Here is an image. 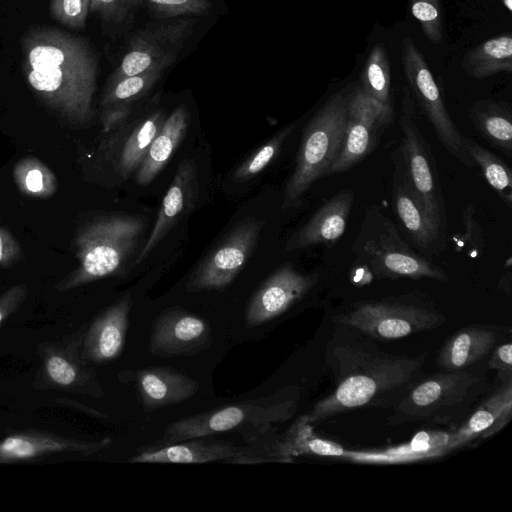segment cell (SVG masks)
Returning <instances> with one entry per match:
<instances>
[{"label":"cell","mask_w":512,"mask_h":512,"mask_svg":"<svg viewBox=\"0 0 512 512\" xmlns=\"http://www.w3.org/2000/svg\"><path fill=\"white\" fill-rule=\"evenodd\" d=\"M393 117L392 106L376 101L360 86L353 88L349 93L342 149L327 176L347 172L367 157L377 146Z\"/></svg>","instance_id":"13"},{"label":"cell","mask_w":512,"mask_h":512,"mask_svg":"<svg viewBox=\"0 0 512 512\" xmlns=\"http://www.w3.org/2000/svg\"><path fill=\"white\" fill-rule=\"evenodd\" d=\"M491 352L488 367L497 372L500 381L512 378V343L496 345Z\"/></svg>","instance_id":"42"},{"label":"cell","mask_w":512,"mask_h":512,"mask_svg":"<svg viewBox=\"0 0 512 512\" xmlns=\"http://www.w3.org/2000/svg\"><path fill=\"white\" fill-rule=\"evenodd\" d=\"M402 60L411 96L429 120L439 142L464 166H476L463 146V135L446 109L424 56L410 37L402 41Z\"/></svg>","instance_id":"12"},{"label":"cell","mask_w":512,"mask_h":512,"mask_svg":"<svg viewBox=\"0 0 512 512\" xmlns=\"http://www.w3.org/2000/svg\"><path fill=\"white\" fill-rule=\"evenodd\" d=\"M450 437L451 432L448 431H420L408 444L400 447L397 455L407 457L408 459L445 455L448 453Z\"/></svg>","instance_id":"38"},{"label":"cell","mask_w":512,"mask_h":512,"mask_svg":"<svg viewBox=\"0 0 512 512\" xmlns=\"http://www.w3.org/2000/svg\"><path fill=\"white\" fill-rule=\"evenodd\" d=\"M503 6L508 10L512 11V0H500Z\"/></svg>","instance_id":"45"},{"label":"cell","mask_w":512,"mask_h":512,"mask_svg":"<svg viewBox=\"0 0 512 512\" xmlns=\"http://www.w3.org/2000/svg\"><path fill=\"white\" fill-rule=\"evenodd\" d=\"M190 113L183 104L177 106L166 117L153 139L145 157L136 169L135 180L139 185H148L166 166L174 151L183 140L189 127Z\"/></svg>","instance_id":"26"},{"label":"cell","mask_w":512,"mask_h":512,"mask_svg":"<svg viewBox=\"0 0 512 512\" xmlns=\"http://www.w3.org/2000/svg\"><path fill=\"white\" fill-rule=\"evenodd\" d=\"M402 141L399 145L406 173L427 219L446 248L447 212L435 158L418 126L416 106L408 87H403L400 111Z\"/></svg>","instance_id":"9"},{"label":"cell","mask_w":512,"mask_h":512,"mask_svg":"<svg viewBox=\"0 0 512 512\" xmlns=\"http://www.w3.org/2000/svg\"><path fill=\"white\" fill-rule=\"evenodd\" d=\"M20 253L16 240L7 230L0 228V266H10L19 258Z\"/></svg>","instance_id":"44"},{"label":"cell","mask_w":512,"mask_h":512,"mask_svg":"<svg viewBox=\"0 0 512 512\" xmlns=\"http://www.w3.org/2000/svg\"><path fill=\"white\" fill-rule=\"evenodd\" d=\"M358 262L378 279H431L449 283L448 274L430 258L413 250L377 204L366 208L352 244Z\"/></svg>","instance_id":"4"},{"label":"cell","mask_w":512,"mask_h":512,"mask_svg":"<svg viewBox=\"0 0 512 512\" xmlns=\"http://www.w3.org/2000/svg\"><path fill=\"white\" fill-rule=\"evenodd\" d=\"M278 461L290 462L299 455L345 456V449L337 443L321 439L305 415L299 417L276 445Z\"/></svg>","instance_id":"29"},{"label":"cell","mask_w":512,"mask_h":512,"mask_svg":"<svg viewBox=\"0 0 512 512\" xmlns=\"http://www.w3.org/2000/svg\"><path fill=\"white\" fill-rule=\"evenodd\" d=\"M248 455L247 448L200 437L144 450L132 457L129 462L202 464L213 461L233 462Z\"/></svg>","instance_id":"24"},{"label":"cell","mask_w":512,"mask_h":512,"mask_svg":"<svg viewBox=\"0 0 512 512\" xmlns=\"http://www.w3.org/2000/svg\"><path fill=\"white\" fill-rule=\"evenodd\" d=\"M463 146L478 165L487 183L494 189L502 201L512 206V172L510 167L498 156L474 140L463 136Z\"/></svg>","instance_id":"31"},{"label":"cell","mask_w":512,"mask_h":512,"mask_svg":"<svg viewBox=\"0 0 512 512\" xmlns=\"http://www.w3.org/2000/svg\"><path fill=\"white\" fill-rule=\"evenodd\" d=\"M486 371L462 369L423 376L392 408L389 426L410 422L448 425L455 429L486 388Z\"/></svg>","instance_id":"3"},{"label":"cell","mask_w":512,"mask_h":512,"mask_svg":"<svg viewBox=\"0 0 512 512\" xmlns=\"http://www.w3.org/2000/svg\"><path fill=\"white\" fill-rule=\"evenodd\" d=\"M354 198L355 193L351 188L332 196L290 236L285 250L291 252L315 245H334L346 230Z\"/></svg>","instance_id":"21"},{"label":"cell","mask_w":512,"mask_h":512,"mask_svg":"<svg viewBox=\"0 0 512 512\" xmlns=\"http://www.w3.org/2000/svg\"><path fill=\"white\" fill-rule=\"evenodd\" d=\"M334 324L324 353L334 389L305 414L312 426L351 410L392 409L424 376L429 355L392 354L361 331Z\"/></svg>","instance_id":"1"},{"label":"cell","mask_w":512,"mask_h":512,"mask_svg":"<svg viewBox=\"0 0 512 512\" xmlns=\"http://www.w3.org/2000/svg\"><path fill=\"white\" fill-rule=\"evenodd\" d=\"M28 294L23 284L11 287L0 295V327L14 312L18 310Z\"/></svg>","instance_id":"43"},{"label":"cell","mask_w":512,"mask_h":512,"mask_svg":"<svg viewBox=\"0 0 512 512\" xmlns=\"http://www.w3.org/2000/svg\"><path fill=\"white\" fill-rule=\"evenodd\" d=\"M461 67L473 78L482 79L512 71V36L510 33L490 38L462 58Z\"/></svg>","instance_id":"28"},{"label":"cell","mask_w":512,"mask_h":512,"mask_svg":"<svg viewBox=\"0 0 512 512\" xmlns=\"http://www.w3.org/2000/svg\"><path fill=\"white\" fill-rule=\"evenodd\" d=\"M144 229V220L131 215L107 216L89 223L76 239L79 264L57 284V290L65 292L117 275L135 252Z\"/></svg>","instance_id":"6"},{"label":"cell","mask_w":512,"mask_h":512,"mask_svg":"<svg viewBox=\"0 0 512 512\" xmlns=\"http://www.w3.org/2000/svg\"><path fill=\"white\" fill-rule=\"evenodd\" d=\"M198 192L196 164L192 159H185L176 169L173 180L162 200L155 224L136 259V264L141 263L182 216L194 207Z\"/></svg>","instance_id":"19"},{"label":"cell","mask_w":512,"mask_h":512,"mask_svg":"<svg viewBox=\"0 0 512 512\" xmlns=\"http://www.w3.org/2000/svg\"><path fill=\"white\" fill-rule=\"evenodd\" d=\"M318 274H304L292 265L277 269L249 302L246 322L258 326L280 316L306 296L318 283Z\"/></svg>","instance_id":"15"},{"label":"cell","mask_w":512,"mask_h":512,"mask_svg":"<svg viewBox=\"0 0 512 512\" xmlns=\"http://www.w3.org/2000/svg\"><path fill=\"white\" fill-rule=\"evenodd\" d=\"M85 328L86 324L61 339L38 344L39 368L32 383L34 389L104 396L96 370L81 356Z\"/></svg>","instance_id":"11"},{"label":"cell","mask_w":512,"mask_h":512,"mask_svg":"<svg viewBox=\"0 0 512 512\" xmlns=\"http://www.w3.org/2000/svg\"><path fill=\"white\" fill-rule=\"evenodd\" d=\"M199 23L197 17L154 20L129 38L107 84L139 73L167 71L179 59Z\"/></svg>","instance_id":"10"},{"label":"cell","mask_w":512,"mask_h":512,"mask_svg":"<svg viewBox=\"0 0 512 512\" xmlns=\"http://www.w3.org/2000/svg\"><path fill=\"white\" fill-rule=\"evenodd\" d=\"M506 327L472 324L459 329L438 351L436 365L443 371L462 370L485 358L497 345Z\"/></svg>","instance_id":"23"},{"label":"cell","mask_w":512,"mask_h":512,"mask_svg":"<svg viewBox=\"0 0 512 512\" xmlns=\"http://www.w3.org/2000/svg\"><path fill=\"white\" fill-rule=\"evenodd\" d=\"M91 0H50V12L62 25L82 29L90 13Z\"/></svg>","instance_id":"40"},{"label":"cell","mask_w":512,"mask_h":512,"mask_svg":"<svg viewBox=\"0 0 512 512\" xmlns=\"http://www.w3.org/2000/svg\"><path fill=\"white\" fill-rule=\"evenodd\" d=\"M99 62L90 42L53 28L38 27L22 40V70L36 97L71 124L93 115Z\"/></svg>","instance_id":"2"},{"label":"cell","mask_w":512,"mask_h":512,"mask_svg":"<svg viewBox=\"0 0 512 512\" xmlns=\"http://www.w3.org/2000/svg\"><path fill=\"white\" fill-rule=\"evenodd\" d=\"M209 340L206 321L185 310L171 309L155 320L149 350L162 357L192 355L206 348Z\"/></svg>","instance_id":"18"},{"label":"cell","mask_w":512,"mask_h":512,"mask_svg":"<svg viewBox=\"0 0 512 512\" xmlns=\"http://www.w3.org/2000/svg\"><path fill=\"white\" fill-rule=\"evenodd\" d=\"M166 117L165 111L157 108L141 118L128 134L116 159L122 177L127 178L136 171Z\"/></svg>","instance_id":"30"},{"label":"cell","mask_w":512,"mask_h":512,"mask_svg":"<svg viewBox=\"0 0 512 512\" xmlns=\"http://www.w3.org/2000/svg\"><path fill=\"white\" fill-rule=\"evenodd\" d=\"M294 128L295 124H290L284 127L276 135H274L266 143L259 147L236 169L233 174V180L242 182L258 175L277 156L284 142L293 132Z\"/></svg>","instance_id":"36"},{"label":"cell","mask_w":512,"mask_h":512,"mask_svg":"<svg viewBox=\"0 0 512 512\" xmlns=\"http://www.w3.org/2000/svg\"><path fill=\"white\" fill-rule=\"evenodd\" d=\"M166 71L151 70L121 78L106 86L102 97V110L114 107H133L148 95Z\"/></svg>","instance_id":"32"},{"label":"cell","mask_w":512,"mask_h":512,"mask_svg":"<svg viewBox=\"0 0 512 512\" xmlns=\"http://www.w3.org/2000/svg\"><path fill=\"white\" fill-rule=\"evenodd\" d=\"M263 226L264 222L254 217L240 222L194 270L188 289L221 290L227 287L251 256Z\"/></svg>","instance_id":"14"},{"label":"cell","mask_w":512,"mask_h":512,"mask_svg":"<svg viewBox=\"0 0 512 512\" xmlns=\"http://www.w3.org/2000/svg\"><path fill=\"white\" fill-rule=\"evenodd\" d=\"M131 306L130 297H123L86 325L81 345V356L85 362L104 364L121 354Z\"/></svg>","instance_id":"20"},{"label":"cell","mask_w":512,"mask_h":512,"mask_svg":"<svg viewBox=\"0 0 512 512\" xmlns=\"http://www.w3.org/2000/svg\"><path fill=\"white\" fill-rule=\"evenodd\" d=\"M15 179L21 191L33 197H49L56 190V178L41 162L27 158L15 168Z\"/></svg>","instance_id":"35"},{"label":"cell","mask_w":512,"mask_h":512,"mask_svg":"<svg viewBox=\"0 0 512 512\" xmlns=\"http://www.w3.org/2000/svg\"><path fill=\"white\" fill-rule=\"evenodd\" d=\"M299 397V388L291 386L263 399L232 404L180 419L167 427L160 446L244 426L267 432L273 424L285 422L295 414Z\"/></svg>","instance_id":"8"},{"label":"cell","mask_w":512,"mask_h":512,"mask_svg":"<svg viewBox=\"0 0 512 512\" xmlns=\"http://www.w3.org/2000/svg\"><path fill=\"white\" fill-rule=\"evenodd\" d=\"M144 0H91L90 13L98 16L111 35L118 37L130 30Z\"/></svg>","instance_id":"34"},{"label":"cell","mask_w":512,"mask_h":512,"mask_svg":"<svg viewBox=\"0 0 512 512\" xmlns=\"http://www.w3.org/2000/svg\"><path fill=\"white\" fill-rule=\"evenodd\" d=\"M360 87L381 104L392 106L390 65L382 44H376L370 51L363 69Z\"/></svg>","instance_id":"33"},{"label":"cell","mask_w":512,"mask_h":512,"mask_svg":"<svg viewBox=\"0 0 512 512\" xmlns=\"http://www.w3.org/2000/svg\"><path fill=\"white\" fill-rule=\"evenodd\" d=\"M411 11L422 32L430 42L438 45L443 40V21L439 0H410Z\"/></svg>","instance_id":"39"},{"label":"cell","mask_w":512,"mask_h":512,"mask_svg":"<svg viewBox=\"0 0 512 512\" xmlns=\"http://www.w3.org/2000/svg\"><path fill=\"white\" fill-rule=\"evenodd\" d=\"M474 206L469 204L465 210H463V224L465 225V232L462 234V244L461 246H465L468 243L471 244V257H476L479 255V252L482 251L484 246V239L481 233V229L476 222Z\"/></svg>","instance_id":"41"},{"label":"cell","mask_w":512,"mask_h":512,"mask_svg":"<svg viewBox=\"0 0 512 512\" xmlns=\"http://www.w3.org/2000/svg\"><path fill=\"white\" fill-rule=\"evenodd\" d=\"M111 443L110 437L89 441L41 430H22L0 440V464L25 462L56 453L92 455Z\"/></svg>","instance_id":"16"},{"label":"cell","mask_w":512,"mask_h":512,"mask_svg":"<svg viewBox=\"0 0 512 512\" xmlns=\"http://www.w3.org/2000/svg\"><path fill=\"white\" fill-rule=\"evenodd\" d=\"M392 198L395 213L413 244L430 258L445 250L427 219L407 177L399 146L392 154Z\"/></svg>","instance_id":"17"},{"label":"cell","mask_w":512,"mask_h":512,"mask_svg":"<svg viewBox=\"0 0 512 512\" xmlns=\"http://www.w3.org/2000/svg\"><path fill=\"white\" fill-rule=\"evenodd\" d=\"M469 118L478 133L494 148L512 157V109L504 101L483 99L469 108Z\"/></svg>","instance_id":"27"},{"label":"cell","mask_w":512,"mask_h":512,"mask_svg":"<svg viewBox=\"0 0 512 512\" xmlns=\"http://www.w3.org/2000/svg\"><path fill=\"white\" fill-rule=\"evenodd\" d=\"M136 387L146 410L184 402L198 390L191 377L168 367H149L136 373Z\"/></svg>","instance_id":"25"},{"label":"cell","mask_w":512,"mask_h":512,"mask_svg":"<svg viewBox=\"0 0 512 512\" xmlns=\"http://www.w3.org/2000/svg\"><path fill=\"white\" fill-rule=\"evenodd\" d=\"M144 5L155 20L206 16L214 8L211 0H144Z\"/></svg>","instance_id":"37"},{"label":"cell","mask_w":512,"mask_h":512,"mask_svg":"<svg viewBox=\"0 0 512 512\" xmlns=\"http://www.w3.org/2000/svg\"><path fill=\"white\" fill-rule=\"evenodd\" d=\"M349 93L342 89L332 95L307 123L294 171L286 184L284 209L300 206L308 189L327 176L337 160L345 135Z\"/></svg>","instance_id":"7"},{"label":"cell","mask_w":512,"mask_h":512,"mask_svg":"<svg viewBox=\"0 0 512 512\" xmlns=\"http://www.w3.org/2000/svg\"><path fill=\"white\" fill-rule=\"evenodd\" d=\"M512 417V378L501 384L451 432L448 452L503 429Z\"/></svg>","instance_id":"22"},{"label":"cell","mask_w":512,"mask_h":512,"mask_svg":"<svg viewBox=\"0 0 512 512\" xmlns=\"http://www.w3.org/2000/svg\"><path fill=\"white\" fill-rule=\"evenodd\" d=\"M376 340H394L439 328L446 316L420 290L350 303L332 316Z\"/></svg>","instance_id":"5"}]
</instances>
